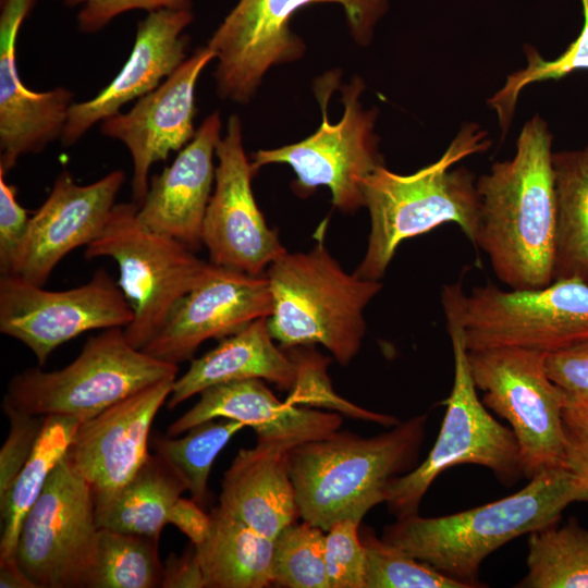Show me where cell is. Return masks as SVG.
<instances>
[{"instance_id":"obj_15","label":"cell","mask_w":588,"mask_h":588,"mask_svg":"<svg viewBox=\"0 0 588 588\" xmlns=\"http://www.w3.org/2000/svg\"><path fill=\"white\" fill-rule=\"evenodd\" d=\"M216 156V185L203 222V244L210 262L260 275L286 249L255 201L250 185L254 172L244 151L237 115L229 118Z\"/></svg>"},{"instance_id":"obj_6","label":"cell","mask_w":588,"mask_h":588,"mask_svg":"<svg viewBox=\"0 0 588 588\" xmlns=\"http://www.w3.org/2000/svg\"><path fill=\"white\" fill-rule=\"evenodd\" d=\"M177 371V365L132 346L124 328H109L89 338L76 358L61 369L45 371L37 366L14 375L2 407L84 421L145 388L176 379Z\"/></svg>"},{"instance_id":"obj_1","label":"cell","mask_w":588,"mask_h":588,"mask_svg":"<svg viewBox=\"0 0 588 588\" xmlns=\"http://www.w3.org/2000/svg\"><path fill=\"white\" fill-rule=\"evenodd\" d=\"M480 198L474 245L510 290H537L554 280L556 200L552 134L535 115L523 126L515 156L476 180Z\"/></svg>"},{"instance_id":"obj_31","label":"cell","mask_w":588,"mask_h":588,"mask_svg":"<svg viewBox=\"0 0 588 588\" xmlns=\"http://www.w3.org/2000/svg\"><path fill=\"white\" fill-rule=\"evenodd\" d=\"M245 427L233 419H210L188 429L185 436L156 434L151 446L180 476L191 498L204 506L209 499L208 479L216 457Z\"/></svg>"},{"instance_id":"obj_39","label":"cell","mask_w":588,"mask_h":588,"mask_svg":"<svg viewBox=\"0 0 588 588\" xmlns=\"http://www.w3.org/2000/svg\"><path fill=\"white\" fill-rule=\"evenodd\" d=\"M65 5L77 8V24L83 33H96L114 17L132 11L148 12L161 9H191V0H65Z\"/></svg>"},{"instance_id":"obj_24","label":"cell","mask_w":588,"mask_h":588,"mask_svg":"<svg viewBox=\"0 0 588 588\" xmlns=\"http://www.w3.org/2000/svg\"><path fill=\"white\" fill-rule=\"evenodd\" d=\"M290 449L260 441L241 449L221 481L218 506L271 539L299 516L287 468Z\"/></svg>"},{"instance_id":"obj_34","label":"cell","mask_w":588,"mask_h":588,"mask_svg":"<svg viewBox=\"0 0 588 588\" xmlns=\"http://www.w3.org/2000/svg\"><path fill=\"white\" fill-rule=\"evenodd\" d=\"M584 24L577 38L554 60L543 59L535 47H525L527 65L510 74L504 86L489 100L497 112L503 136L506 134L520 91L528 85L559 79L577 70H588V0H580Z\"/></svg>"},{"instance_id":"obj_22","label":"cell","mask_w":588,"mask_h":588,"mask_svg":"<svg viewBox=\"0 0 588 588\" xmlns=\"http://www.w3.org/2000/svg\"><path fill=\"white\" fill-rule=\"evenodd\" d=\"M233 419L250 427L257 441L289 448L318 440L340 429L338 413L311 409L280 401L261 379H244L213 385L167 429L170 437L185 433L210 419Z\"/></svg>"},{"instance_id":"obj_29","label":"cell","mask_w":588,"mask_h":588,"mask_svg":"<svg viewBox=\"0 0 588 588\" xmlns=\"http://www.w3.org/2000/svg\"><path fill=\"white\" fill-rule=\"evenodd\" d=\"M81 424L71 416H46L37 442L7 494L0 499L2 534L0 561L15 559L23 522L50 475L65 457Z\"/></svg>"},{"instance_id":"obj_14","label":"cell","mask_w":588,"mask_h":588,"mask_svg":"<svg viewBox=\"0 0 588 588\" xmlns=\"http://www.w3.org/2000/svg\"><path fill=\"white\" fill-rule=\"evenodd\" d=\"M132 320V307L105 269L64 291L45 290L17 275L0 277V331L27 346L40 367L57 347L79 334L125 328Z\"/></svg>"},{"instance_id":"obj_30","label":"cell","mask_w":588,"mask_h":588,"mask_svg":"<svg viewBox=\"0 0 588 588\" xmlns=\"http://www.w3.org/2000/svg\"><path fill=\"white\" fill-rule=\"evenodd\" d=\"M520 588H588V529L575 518L530 532Z\"/></svg>"},{"instance_id":"obj_25","label":"cell","mask_w":588,"mask_h":588,"mask_svg":"<svg viewBox=\"0 0 588 588\" xmlns=\"http://www.w3.org/2000/svg\"><path fill=\"white\" fill-rule=\"evenodd\" d=\"M273 340L267 318L222 339L217 347L193 359L186 372L174 380L167 407L174 409L208 388L244 379H261L292 392L301 373L298 357L285 354Z\"/></svg>"},{"instance_id":"obj_32","label":"cell","mask_w":588,"mask_h":588,"mask_svg":"<svg viewBox=\"0 0 588 588\" xmlns=\"http://www.w3.org/2000/svg\"><path fill=\"white\" fill-rule=\"evenodd\" d=\"M159 539L99 528L89 588L161 587Z\"/></svg>"},{"instance_id":"obj_17","label":"cell","mask_w":588,"mask_h":588,"mask_svg":"<svg viewBox=\"0 0 588 588\" xmlns=\"http://www.w3.org/2000/svg\"><path fill=\"white\" fill-rule=\"evenodd\" d=\"M174 380L145 388L78 425L65 461L89 483L95 503L115 494L150 455L151 425Z\"/></svg>"},{"instance_id":"obj_23","label":"cell","mask_w":588,"mask_h":588,"mask_svg":"<svg viewBox=\"0 0 588 588\" xmlns=\"http://www.w3.org/2000/svg\"><path fill=\"white\" fill-rule=\"evenodd\" d=\"M218 112L204 120L174 161L154 175L138 205V218L150 230L177 240L191 249L201 244V230L216 176L213 155L220 142Z\"/></svg>"},{"instance_id":"obj_2","label":"cell","mask_w":588,"mask_h":588,"mask_svg":"<svg viewBox=\"0 0 588 588\" xmlns=\"http://www.w3.org/2000/svg\"><path fill=\"white\" fill-rule=\"evenodd\" d=\"M586 488L565 466L548 468L519 491L464 512L395 518L382 539L468 588L481 587L480 565L511 540L559 523Z\"/></svg>"},{"instance_id":"obj_4","label":"cell","mask_w":588,"mask_h":588,"mask_svg":"<svg viewBox=\"0 0 588 588\" xmlns=\"http://www.w3.org/2000/svg\"><path fill=\"white\" fill-rule=\"evenodd\" d=\"M489 145L479 125L469 124L437 161L413 174H396L383 164L376 168L363 183L370 233L355 273L380 280L403 241L444 223L457 224L474 244L480 213L475 175L464 167H452Z\"/></svg>"},{"instance_id":"obj_36","label":"cell","mask_w":588,"mask_h":588,"mask_svg":"<svg viewBox=\"0 0 588 588\" xmlns=\"http://www.w3.org/2000/svg\"><path fill=\"white\" fill-rule=\"evenodd\" d=\"M360 523L344 519L327 531L324 562L329 588H365L366 555L359 538Z\"/></svg>"},{"instance_id":"obj_7","label":"cell","mask_w":588,"mask_h":588,"mask_svg":"<svg viewBox=\"0 0 588 588\" xmlns=\"http://www.w3.org/2000/svg\"><path fill=\"white\" fill-rule=\"evenodd\" d=\"M441 299L469 351L519 346L552 353L588 341V283L579 279L527 291L478 285L469 293L454 283L444 285Z\"/></svg>"},{"instance_id":"obj_37","label":"cell","mask_w":588,"mask_h":588,"mask_svg":"<svg viewBox=\"0 0 588 588\" xmlns=\"http://www.w3.org/2000/svg\"><path fill=\"white\" fill-rule=\"evenodd\" d=\"M9 419L8 437L0 450V499H2L28 460L41 431L45 417L2 407Z\"/></svg>"},{"instance_id":"obj_9","label":"cell","mask_w":588,"mask_h":588,"mask_svg":"<svg viewBox=\"0 0 588 588\" xmlns=\"http://www.w3.org/2000/svg\"><path fill=\"white\" fill-rule=\"evenodd\" d=\"M445 319L453 351L452 390L443 402L445 415L428 456L412 471L395 478L388 488L384 503L395 518L418 514L431 483L455 465L483 466L506 486L524 477L516 438L512 429L495 420L478 399L461 327L453 319Z\"/></svg>"},{"instance_id":"obj_27","label":"cell","mask_w":588,"mask_h":588,"mask_svg":"<svg viewBox=\"0 0 588 588\" xmlns=\"http://www.w3.org/2000/svg\"><path fill=\"white\" fill-rule=\"evenodd\" d=\"M185 491L173 468L150 454L115 494L95 503L98 527L160 539L172 505Z\"/></svg>"},{"instance_id":"obj_21","label":"cell","mask_w":588,"mask_h":588,"mask_svg":"<svg viewBox=\"0 0 588 588\" xmlns=\"http://www.w3.org/2000/svg\"><path fill=\"white\" fill-rule=\"evenodd\" d=\"M36 0H0V171L7 174L20 157L38 154L61 138L73 105L64 87L29 90L21 81L16 38Z\"/></svg>"},{"instance_id":"obj_42","label":"cell","mask_w":588,"mask_h":588,"mask_svg":"<svg viewBox=\"0 0 588 588\" xmlns=\"http://www.w3.org/2000/svg\"><path fill=\"white\" fill-rule=\"evenodd\" d=\"M161 587L206 588L193 543H189L181 554L171 553L167 558L163 564Z\"/></svg>"},{"instance_id":"obj_44","label":"cell","mask_w":588,"mask_h":588,"mask_svg":"<svg viewBox=\"0 0 588 588\" xmlns=\"http://www.w3.org/2000/svg\"><path fill=\"white\" fill-rule=\"evenodd\" d=\"M1 588H37L33 580L20 567L16 559L0 561Z\"/></svg>"},{"instance_id":"obj_38","label":"cell","mask_w":588,"mask_h":588,"mask_svg":"<svg viewBox=\"0 0 588 588\" xmlns=\"http://www.w3.org/2000/svg\"><path fill=\"white\" fill-rule=\"evenodd\" d=\"M0 171V273L14 275L30 217L16 199V187Z\"/></svg>"},{"instance_id":"obj_5","label":"cell","mask_w":588,"mask_h":588,"mask_svg":"<svg viewBox=\"0 0 588 588\" xmlns=\"http://www.w3.org/2000/svg\"><path fill=\"white\" fill-rule=\"evenodd\" d=\"M266 277L273 303L267 322L281 347L320 344L348 365L365 336V308L382 283L346 272L322 240L308 252L284 253Z\"/></svg>"},{"instance_id":"obj_43","label":"cell","mask_w":588,"mask_h":588,"mask_svg":"<svg viewBox=\"0 0 588 588\" xmlns=\"http://www.w3.org/2000/svg\"><path fill=\"white\" fill-rule=\"evenodd\" d=\"M168 524L182 531L194 546L200 544L209 534L211 519L200 504L180 497L168 515Z\"/></svg>"},{"instance_id":"obj_11","label":"cell","mask_w":588,"mask_h":588,"mask_svg":"<svg viewBox=\"0 0 588 588\" xmlns=\"http://www.w3.org/2000/svg\"><path fill=\"white\" fill-rule=\"evenodd\" d=\"M319 2L340 4L360 44L370 40L387 10L385 0H238L207 45L218 60L215 78L220 97L246 102L272 65L299 58L304 46L290 22L301 8Z\"/></svg>"},{"instance_id":"obj_8","label":"cell","mask_w":588,"mask_h":588,"mask_svg":"<svg viewBox=\"0 0 588 588\" xmlns=\"http://www.w3.org/2000/svg\"><path fill=\"white\" fill-rule=\"evenodd\" d=\"M138 205L115 204L101 233L86 246L85 258H112L118 284L133 310L124 328L128 343L143 350L161 330L170 313L205 277L210 262L175 238L147 228Z\"/></svg>"},{"instance_id":"obj_28","label":"cell","mask_w":588,"mask_h":588,"mask_svg":"<svg viewBox=\"0 0 588 588\" xmlns=\"http://www.w3.org/2000/svg\"><path fill=\"white\" fill-rule=\"evenodd\" d=\"M556 200L554 280L588 283V144L552 152ZM553 280V281H554Z\"/></svg>"},{"instance_id":"obj_33","label":"cell","mask_w":588,"mask_h":588,"mask_svg":"<svg viewBox=\"0 0 588 588\" xmlns=\"http://www.w3.org/2000/svg\"><path fill=\"white\" fill-rule=\"evenodd\" d=\"M324 530L308 522L283 528L273 540L272 583L286 588H329Z\"/></svg>"},{"instance_id":"obj_16","label":"cell","mask_w":588,"mask_h":588,"mask_svg":"<svg viewBox=\"0 0 588 588\" xmlns=\"http://www.w3.org/2000/svg\"><path fill=\"white\" fill-rule=\"evenodd\" d=\"M267 277L210 262L201 279L170 313L143 348L150 356L179 365L192 359L207 340L224 339L272 313Z\"/></svg>"},{"instance_id":"obj_12","label":"cell","mask_w":588,"mask_h":588,"mask_svg":"<svg viewBox=\"0 0 588 588\" xmlns=\"http://www.w3.org/2000/svg\"><path fill=\"white\" fill-rule=\"evenodd\" d=\"M326 76L317 84L316 93L321 103L322 123L313 135L299 143L277 149L259 150L254 155L253 172L269 163H286L296 174L293 186L301 195L318 186H327L335 207L354 211L365 206L363 183L383 164L373 132L378 111L363 109L358 97L364 88L359 78L342 89L344 113L331 124L327 103L336 82Z\"/></svg>"},{"instance_id":"obj_19","label":"cell","mask_w":588,"mask_h":588,"mask_svg":"<svg viewBox=\"0 0 588 588\" xmlns=\"http://www.w3.org/2000/svg\"><path fill=\"white\" fill-rule=\"evenodd\" d=\"M124 179L122 170H114L91 184L78 185L63 170L30 217L14 275L44 285L63 257L101 233Z\"/></svg>"},{"instance_id":"obj_3","label":"cell","mask_w":588,"mask_h":588,"mask_svg":"<svg viewBox=\"0 0 588 588\" xmlns=\"http://www.w3.org/2000/svg\"><path fill=\"white\" fill-rule=\"evenodd\" d=\"M428 415L413 416L389 431L363 437L336 430L293 446L287 468L299 517L328 531L385 502L390 483L419 463Z\"/></svg>"},{"instance_id":"obj_20","label":"cell","mask_w":588,"mask_h":588,"mask_svg":"<svg viewBox=\"0 0 588 588\" xmlns=\"http://www.w3.org/2000/svg\"><path fill=\"white\" fill-rule=\"evenodd\" d=\"M191 9L148 12L138 22L132 51L117 76L94 98L73 102L61 142L75 144L91 126L120 112L125 103L157 88L186 60Z\"/></svg>"},{"instance_id":"obj_18","label":"cell","mask_w":588,"mask_h":588,"mask_svg":"<svg viewBox=\"0 0 588 588\" xmlns=\"http://www.w3.org/2000/svg\"><path fill=\"white\" fill-rule=\"evenodd\" d=\"M216 59L208 46L198 49L157 88L140 97L126 113L101 121V133L122 142L133 162L132 196L140 205L152 164L164 161L194 137L195 87L205 66Z\"/></svg>"},{"instance_id":"obj_13","label":"cell","mask_w":588,"mask_h":588,"mask_svg":"<svg viewBox=\"0 0 588 588\" xmlns=\"http://www.w3.org/2000/svg\"><path fill=\"white\" fill-rule=\"evenodd\" d=\"M98 534L91 488L64 457L23 522L15 559L37 588H89Z\"/></svg>"},{"instance_id":"obj_41","label":"cell","mask_w":588,"mask_h":588,"mask_svg":"<svg viewBox=\"0 0 588 588\" xmlns=\"http://www.w3.org/2000/svg\"><path fill=\"white\" fill-rule=\"evenodd\" d=\"M562 419L565 436L563 465L583 482L588 501V405L566 399Z\"/></svg>"},{"instance_id":"obj_40","label":"cell","mask_w":588,"mask_h":588,"mask_svg":"<svg viewBox=\"0 0 588 588\" xmlns=\"http://www.w3.org/2000/svg\"><path fill=\"white\" fill-rule=\"evenodd\" d=\"M546 368L567 401L588 405V341L548 353Z\"/></svg>"},{"instance_id":"obj_26","label":"cell","mask_w":588,"mask_h":588,"mask_svg":"<svg viewBox=\"0 0 588 588\" xmlns=\"http://www.w3.org/2000/svg\"><path fill=\"white\" fill-rule=\"evenodd\" d=\"M210 530L195 546L206 588H265L272 583L273 540L219 506Z\"/></svg>"},{"instance_id":"obj_35","label":"cell","mask_w":588,"mask_h":588,"mask_svg":"<svg viewBox=\"0 0 588 588\" xmlns=\"http://www.w3.org/2000/svg\"><path fill=\"white\" fill-rule=\"evenodd\" d=\"M365 549V588H468L425 562L378 538L368 527L359 530Z\"/></svg>"},{"instance_id":"obj_10","label":"cell","mask_w":588,"mask_h":588,"mask_svg":"<svg viewBox=\"0 0 588 588\" xmlns=\"http://www.w3.org/2000/svg\"><path fill=\"white\" fill-rule=\"evenodd\" d=\"M548 353L495 346L468 350V364L482 403L505 419L516 438L524 477L564 466L562 413L565 392L548 376Z\"/></svg>"}]
</instances>
